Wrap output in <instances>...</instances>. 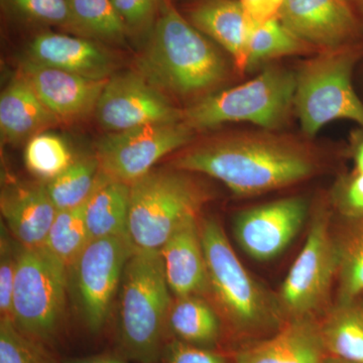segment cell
<instances>
[{
    "mask_svg": "<svg viewBox=\"0 0 363 363\" xmlns=\"http://www.w3.org/2000/svg\"><path fill=\"white\" fill-rule=\"evenodd\" d=\"M21 250H14L11 240L7 235V227L1 225L0 240V312L1 318L11 319L13 294L18 255Z\"/></svg>",
    "mask_w": 363,
    "mask_h": 363,
    "instance_id": "836d02e7",
    "label": "cell"
},
{
    "mask_svg": "<svg viewBox=\"0 0 363 363\" xmlns=\"http://www.w3.org/2000/svg\"><path fill=\"white\" fill-rule=\"evenodd\" d=\"M100 168L96 157L74 161L59 176L48 182V194L57 210L83 206L89 199L98 179Z\"/></svg>",
    "mask_w": 363,
    "mask_h": 363,
    "instance_id": "4316f807",
    "label": "cell"
},
{
    "mask_svg": "<svg viewBox=\"0 0 363 363\" xmlns=\"http://www.w3.org/2000/svg\"><path fill=\"white\" fill-rule=\"evenodd\" d=\"M360 63H362V64H363V60H362V62H360ZM362 71H363V70H362Z\"/></svg>",
    "mask_w": 363,
    "mask_h": 363,
    "instance_id": "7bdbcfd3",
    "label": "cell"
},
{
    "mask_svg": "<svg viewBox=\"0 0 363 363\" xmlns=\"http://www.w3.org/2000/svg\"><path fill=\"white\" fill-rule=\"evenodd\" d=\"M295 91L296 72L267 66L248 82L196 100L183 109V121L196 133L230 123L278 130L294 109Z\"/></svg>",
    "mask_w": 363,
    "mask_h": 363,
    "instance_id": "5b68a950",
    "label": "cell"
},
{
    "mask_svg": "<svg viewBox=\"0 0 363 363\" xmlns=\"http://www.w3.org/2000/svg\"><path fill=\"white\" fill-rule=\"evenodd\" d=\"M59 123L20 74L2 91L0 131L4 142L11 145L28 142Z\"/></svg>",
    "mask_w": 363,
    "mask_h": 363,
    "instance_id": "44dd1931",
    "label": "cell"
},
{
    "mask_svg": "<svg viewBox=\"0 0 363 363\" xmlns=\"http://www.w3.org/2000/svg\"><path fill=\"white\" fill-rule=\"evenodd\" d=\"M322 363H352L345 362V360L339 359V358L333 357H326Z\"/></svg>",
    "mask_w": 363,
    "mask_h": 363,
    "instance_id": "60d3db41",
    "label": "cell"
},
{
    "mask_svg": "<svg viewBox=\"0 0 363 363\" xmlns=\"http://www.w3.org/2000/svg\"><path fill=\"white\" fill-rule=\"evenodd\" d=\"M192 175L152 169L131 184L128 236L136 250H161L186 219L198 216L210 192Z\"/></svg>",
    "mask_w": 363,
    "mask_h": 363,
    "instance_id": "52a82bcc",
    "label": "cell"
},
{
    "mask_svg": "<svg viewBox=\"0 0 363 363\" xmlns=\"http://www.w3.org/2000/svg\"><path fill=\"white\" fill-rule=\"evenodd\" d=\"M26 59L96 80L113 75V59L97 40L70 33H39L30 43Z\"/></svg>",
    "mask_w": 363,
    "mask_h": 363,
    "instance_id": "2e32d148",
    "label": "cell"
},
{
    "mask_svg": "<svg viewBox=\"0 0 363 363\" xmlns=\"http://www.w3.org/2000/svg\"><path fill=\"white\" fill-rule=\"evenodd\" d=\"M307 216L304 198H284L241 212L234 222V234L250 257L266 262L291 245Z\"/></svg>",
    "mask_w": 363,
    "mask_h": 363,
    "instance_id": "5bb4252c",
    "label": "cell"
},
{
    "mask_svg": "<svg viewBox=\"0 0 363 363\" xmlns=\"http://www.w3.org/2000/svg\"><path fill=\"white\" fill-rule=\"evenodd\" d=\"M353 152H354L355 171L363 173V128L353 138Z\"/></svg>",
    "mask_w": 363,
    "mask_h": 363,
    "instance_id": "74e56055",
    "label": "cell"
},
{
    "mask_svg": "<svg viewBox=\"0 0 363 363\" xmlns=\"http://www.w3.org/2000/svg\"><path fill=\"white\" fill-rule=\"evenodd\" d=\"M171 168L219 180L240 197L296 185L319 173V152L294 136L238 131L189 145Z\"/></svg>",
    "mask_w": 363,
    "mask_h": 363,
    "instance_id": "6da1fadb",
    "label": "cell"
},
{
    "mask_svg": "<svg viewBox=\"0 0 363 363\" xmlns=\"http://www.w3.org/2000/svg\"><path fill=\"white\" fill-rule=\"evenodd\" d=\"M136 67L162 92L194 101L215 92L230 72L213 40L182 16L172 0L162 2Z\"/></svg>",
    "mask_w": 363,
    "mask_h": 363,
    "instance_id": "7a4b0ae2",
    "label": "cell"
},
{
    "mask_svg": "<svg viewBox=\"0 0 363 363\" xmlns=\"http://www.w3.org/2000/svg\"><path fill=\"white\" fill-rule=\"evenodd\" d=\"M195 133L183 121L109 133L97 143L100 171L131 185L149 174L162 157L190 145Z\"/></svg>",
    "mask_w": 363,
    "mask_h": 363,
    "instance_id": "30bf717a",
    "label": "cell"
},
{
    "mask_svg": "<svg viewBox=\"0 0 363 363\" xmlns=\"http://www.w3.org/2000/svg\"><path fill=\"white\" fill-rule=\"evenodd\" d=\"M66 363H128L119 358L111 357H94L87 358H80V359L70 360Z\"/></svg>",
    "mask_w": 363,
    "mask_h": 363,
    "instance_id": "f35d334b",
    "label": "cell"
},
{
    "mask_svg": "<svg viewBox=\"0 0 363 363\" xmlns=\"http://www.w3.org/2000/svg\"><path fill=\"white\" fill-rule=\"evenodd\" d=\"M358 302L360 303V305L362 306V308H363V295L362 296V297L359 298V300H357Z\"/></svg>",
    "mask_w": 363,
    "mask_h": 363,
    "instance_id": "b9f144b4",
    "label": "cell"
},
{
    "mask_svg": "<svg viewBox=\"0 0 363 363\" xmlns=\"http://www.w3.org/2000/svg\"><path fill=\"white\" fill-rule=\"evenodd\" d=\"M81 37L98 42L123 44L126 30L111 0H66Z\"/></svg>",
    "mask_w": 363,
    "mask_h": 363,
    "instance_id": "484cf974",
    "label": "cell"
},
{
    "mask_svg": "<svg viewBox=\"0 0 363 363\" xmlns=\"http://www.w3.org/2000/svg\"><path fill=\"white\" fill-rule=\"evenodd\" d=\"M168 322L182 341L194 345H209L220 335V317L201 296L177 298Z\"/></svg>",
    "mask_w": 363,
    "mask_h": 363,
    "instance_id": "cb8c5ba5",
    "label": "cell"
},
{
    "mask_svg": "<svg viewBox=\"0 0 363 363\" xmlns=\"http://www.w3.org/2000/svg\"><path fill=\"white\" fill-rule=\"evenodd\" d=\"M1 214L9 233L23 248L45 247L56 215L45 186H18L2 192Z\"/></svg>",
    "mask_w": 363,
    "mask_h": 363,
    "instance_id": "d6986e66",
    "label": "cell"
},
{
    "mask_svg": "<svg viewBox=\"0 0 363 363\" xmlns=\"http://www.w3.org/2000/svg\"><path fill=\"white\" fill-rule=\"evenodd\" d=\"M338 269V243L332 233L331 214L320 206L313 216L304 247L279 291L286 321L315 319L327 304Z\"/></svg>",
    "mask_w": 363,
    "mask_h": 363,
    "instance_id": "9c48e42d",
    "label": "cell"
},
{
    "mask_svg": "<svg viewBox=\"0 0 363 363\" xmlns=\"http://www.w3.org/2000/svg\"><path fill=\"white\" fill-rule=\"evenodd\" d=\"M252 26L278 18L285 0H240Z\"/></svg>",
    "mask_w": 363,
    "mask_h": 363,
    "instance_id": "8d00e7d4",
    "label": "cell"
},
{
    "mask_svg": "<svg viewBox=\"0 0 363 363\" xmlns=\"http://www.w3.org/2000/svg\"><path fill=\"white\" fill-rule=\"evenodd\" d=\"M186 18L230 55L238 72H247L248 42L253 26L240 0H197Z\"/></svg>",
    "mask_w": 363,
    "mask_h": 363,
    "instance_id": "ac0fdd59",
    "label": "cell"
},
{
    "mask_svg": "<svg viewBox=\"0 0 363 363\" xmlns=\"http://www.w3.org/2000/svg\"><path fill=\"white\" fill-rule=\"evenodd\" d=\"M200 234L207 269V294L215 310L238 333L255 334L286 323L274 297L241 264L223 228L215 219H203Z\"/></svg>",
    "mask_w": 363,
    "mask_h": 363,
    "instance_id": "3957f363",
    "label": "cell"
},
{
    "mask_svg": "<svg viewBox=\"0 0 363 363\" xmlns=\"http://www.w3.org/2000/svg\"><path fill=\"white\" fill-rule=\"evenodd\" d=\"M161 250H136L121 284L119 337L136 362L154 363L161 351L172 303Z\"/></svg>",
    "mask_w": 363,
    "mask_h": 363,
    "instance_id": "277c9868",
    "label": "cell"
},
{
    "mask_svg": "<svg viewBox=\"0 0 363 363\" xmlns=\"http://www.w3.org/2000/svg\"><path fill=\"white\" fill-rule=\"evenodd\" d=\"M164 357L166 363H227L223 355L182 340L169 344Z\"/></svg>",
    "mask_w": 363,
    "mask_h": 363,
    "instance_id": "d590c367",
    "label": "cell"
},
{
    "mask_svg": "<svg viewBox=\"0 0 363 363\" xmlns=\"http://www.w3.org/2000/svg\"><path fill=\"white\" fill-rule=\"evenodd\" d=\"M278 18L318 52L363 45V20L345 0H285Z\"/></svg>",
    "mask_w": 363,
    "mask_h": 363,
    "instance_id": "4fadbf2b",
    "label": "cell"
},
{
    "mask_svg": "<svg viewBox=\"0 0 363 363\" xmlns=\"http://www.w3.org/2000/svg\"><path fill=\"white\" fill-rule=\"evenodd\" d=\"M69 269L45 247H21L14 279L11 319L37 341L54 337L65 314Z\"/></svg>",
    "mask_w": 363,
    "mask_h": 363,
    "instance_id": "ba28073f",
    "label": "cell"
},
{
    "mask_svg": "<svg viewBox=\"0 0 363 363\" xmlns=\"http://www.w3.org/2000/svg\"><path fill=\"white\" fill-rule=\"evenodd\" d=\"M20 75L60 123L81 121L95 112L108 81L82 77L28 59L21 62Z\"/></svg>",
    "mask_w": 363,
    "mask_h": 363,
    "instance_id": "9a60e30c",
    "label": "cell"
},
{
    "mask_svg": "<svg viewBox=\"0 0 363 363\" xmlns=\"http://www.w3.org/2000/svg\"><path fill=\"white\" fill-rule=\"evenodd\" d=\"M130 210V185L100 171L96 186L84 205L90 240L128 236Z\"/></svg>",
    "mask_w": 363,
    "mask_h": 363,
    "instance_id": "7402d4cb",
    "label": "cell"
},
{
    "mask_svg": "<svg viewBox=\"0 0 363 363\" xmlns=\"http://www.w3.org/2000/svg\"><path fill=\"white\" fill-rule=\"evenodd\" d=\"M335 204L347 219L363 217V173L354 171L341 182L335 192Z\"/></svg>",
    "mask_w": 363,
    "mask_h": 363,
    "instance_id": "e575fe53",
    "label": "cell"
},
{
    "mask_svg": "<svg viewBox=\"0 0 363 363\" xmlns=\"http://www.w3.org/2000/svg\"><path fill=\"white\" fill-rule=\"evenodd\" d=\"M84 205L60 210L45 243V250L61 260L69 269L91 241L86 225Z\"/></svg>",
    "mask_w": 363,
    "mask_h": 363,
    "instance_id": "f1b7e54d",
    "label": "cell"
},
{
    "mask_svg": "<svg viewBox=\"0 0 363 363\" xmlns=\"http://www.w3.org/2000/svg\"><path fill=\"white\" fill-rule=\"evenodd\" d=\"M363 60V45L318 52L296 72L294 109L312 138L327 123L347 119L363 128V100L353 85Z\"/></svg>",
    "mask_w": 363,
    "mask_h": 363,
    "instance_id": "8992f818",
    "label": "cell"
},
{
    "mask_svg": "<svg viewBox=\"0 0 363 363\" xmlns=\"http://www.w3.org/2000/svg\"><path fill=\"white\" fill-rule=\"evenodd\" d=\"M363 20V0H345Z\"/></svg>",
    "mask_w": 363,
    "mask_h": 363,
    "instance_id": "ab89813d",
    "label": "cell"
},
{
    "mask_svg": "<svg viewBox=\"0 0 363 363\" xmlns=\"http://www.w3.org/2000/svg\"><path fill=\"white\" fill-rule=\"evenodd\" d=\"M161 252L169 290L177 298L206 295V262L198 216L186 219Z\"/></svg>",
    "mask_w": 363,
    "mask_h": 363,
    "instance_id": "e0dca14e",
    "label": "cell"
},
{
    "mask_svg": "<svg viewBox=\"0 0 363 363\" xmlns=\"http://www.w3.org/2000/svg\"><path fill=\"white\" fill-rule=\"evenodd\" d=\"M327 357L316 319L286 321L262 342L240 351L236 363H322Z\"/></svg>",
    "mask_w": 363,
    "mask_h": 363,
    "instance_id": "ffe728a7",
    "label": "cell"
},
{
    "mask_svg": "<svg viewBox=\"0 0 363 363\" xmlns=\"http://www.w3.org/2000/svg\"><path fill=\"white\" fill-rule=\"evenodd\" d=\"M320 329L330 357L363 363V308L358 301L337 303L320 323Z\"/></svg>",
    "mask_w": 363,
    "mask_h": 363,
    "instance_id": "603a6c76",
    "label": "cell"
},
{
    "mask_svg": "<svg viewBox=\"0 0 363 363\" xmlns=\"http://www.w3.org/2000/svg\"><path fill=\"white\" fill-rule=\"evenodd\" d=\"M135 247L128 236L91 240L74 266V283L81 314L91 332L101 330Z\"/></svg>",
    "mask_w": 363,
    "mask_h": 363,
    "instance_id": "8fae6325",
    "label": "cell"
},
{
    "mask_svg": "<svg viewBox=\"0 0 363 363\" xmlns=\"http://www.w3.org/2000/svg\"><path fill=\"white\" fill-rule=\"evenodd\" d=\"M316 50L298 39L279 18L253 26L248 42L247 72L294 55H315Z\"/></svg>",
    "mask_w": 363,
    "mask_h": 363,
    "instance_id": "d4e9b609",
    "label": "cell"
},
{
    "mask_svg": "<svg viewBox=\"0 0 363 363\" xmlns=\"http://www.w3.org/2000/svg\"><path fill=\"white\" fill-rule=\"evenodd\" d=\"M18 16L32 23L56 26L78 35L66 0H4Z\"/></svg>",
    "mask_w": 363,
    "mask_h": 363,
    "instance_id": "4dcf8cb0",
    "label": "cell"
},
{
    "mask_svg": "<svg viewBox=\"0 0 363 363\" xmlns=\"http://www.w3.org/2000/svg\"><path fill=\"white\" fill-rule=\"evenodd\" d=\"M95 116L108 133H118L156 123L183 121L178 108L161 90L135 72L113 74L98 100Z\"/></svg>",
    "mask_w": 363,
    "mask_h": 363,
    "instance_id": "7c38bea8",
    "label": "cell"
},
{
    "mask_svg": "<svg viewBox=\"0 0 363 363\" xmlns=\"http://www.w3.org/2000/svg\"><path fill=\"white\" fill-rule=\"evenodd\" d=\"M0 363H52L38 341L26 335L13 319L0 321Z\"/></svg>",
    "mask_w": 363,
    "mask_h": 363,
    "instance_id": "1f68e13d",
    "label": "cell"
},
{
    "mask_svg": "<svg viewBox=\"0 0 363 363\" xmlns=\"http://www.w3.org/2000/svg\"><path fill=\"white\" fill-rule=\"evenodd\" d=\"M350 226L336 236L339 250L338 304L357 301L363 295V217L350 219Z\"/></svg>",
    "mask_w": 363,
    "mask_h": 363,
    "instance_id": "83f0119b",
    "label": "cell"
},
{
    "mask_svg": "<svg viewBox=\"0 0 363 363\" xmlns=\"http://www.w3.org/2000/svg\"><path fill=\"white\" fill-rule=\"evenodd\" d=\"M111 2L126 33H143L152 30L164 0H111Z\"/></svg>",
    "mask_w": 363,
    "mask_h": 363,
    "instance_id": "d6a6232c",
    "label": "cell"
},
{
    "mask_svg": "<svg viewBox=\"0 0 363 363\" xmlns=\"http://www.w3.org/2000/svg\"><path fill=\"white\" fill-rule=\"evenodd\" d=\"M25 162L30 173L50 182L65 171L74 161L70 150L61 138L43 133L28 140Z\"/></svg>",
    "mask_w": 363,
    "mask_h": 363,
    "instance_id": "f546056e",
    "label": "cell"
}]
</instances>
